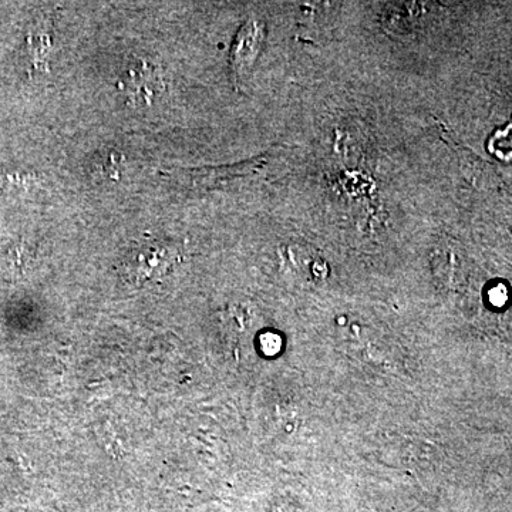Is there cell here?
<instances>
[{"mask_svg":"<svg viewBox=\"0 0 512 512\" xmlns=\"http://www.w3.org/2000/svg\"><path fill=\"white\" fill-rule=\"evenodd\" d=\"M175 261H177V254L170 247L153 245V247L137 249L128 258L127 276L136 285L157 281L170 272Z\"/></svg>","mask_w":512,"mask_h":512,"instance_id":"1","label":"cell"},{"mask_svg":"<svg viewBox=\"0 0 512 512\" xmlns=\"http://www.w3.org/2000/svg\"><path fill=\"white\" fill-rule=\"evenodd\" d=\"M262 42H264V28L259 23H248L238 33L231 55L232 69L237 76H241L242 72L252 66L256 56L259 55Z\"/></svg>","mask_w":512,"mask_h":512,"instance_id":"2","label":"cell"},{"mask_svg":"<svg viewBox=\"0 0 512 512\" xmlns=\"http://www.w3.org/2000/svg\"><path fill=\"white\" fill-rule=\"evenodd\" d=\"M160 86V76L151 64L143 62L130 70L128 92L134 100L150 103L157 96Z\"/></svg>","mask_w":512,"mask_h":512,"instance_id":"3","label":"cell"},{"mask_svg":"<svg viewBox=\"0 0 512 512\" xmlns=\"http://www.w3.org/2000/svg\"><path fill=\"white\" fill-rule=\"evenodd\" d=\"M117 158H119V156H117V153H111L110 160L107 161L106 167H104L107 171H109L111 175L119 174L117 173V170H119L120 164L123 163V160L117 161Z\"/></svg>","mask_w":512,"mask_h":512,"instance_id":"4","label":"cell"}]
</instances>
